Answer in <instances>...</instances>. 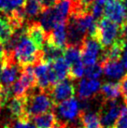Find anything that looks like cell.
<instances>
[{
  "label": "cell",
  "mask_w": 127,
  "mask_h": 128,
  "mask_svg": "<svg viewBox=\"0 0 127 128\" xmlns=\"http://www.w3.org/2000/svg\"><path fill=\"white\" fill-rule=\"evenodd\" d=\"M122 108L116 99L103 100L101 108L99 111L101 125L104 128H113L119 117Z\"/></svg>",
  "instance_id": "52a82bcc"
},
{
  "label": "cell",
  "mask_w": 127,
  "mask_h": 128,
  "mask_svg": "<svg viewBox=\"0 0 127 128\" xmlns=\"http://www.w3.org/2000/svg\"><path fill=\"white\" fill-rule=\"evenodd\" d=\"M44 8H42L41 4L38 0H26V4L24 6V12L26 18L32 19L39 15Z\"/></svg>",
  "instance_id": "7402d4cb"
},
{
  "label": "cell",
  "mask_w": 127,
  "mask_h": 128,
  "mask_svg": "<svg viewBox=\"0 0 127 128\" xmlns=\"http://www.w3.org/2000/svg\"><path fill=\"white\" fill-rule=\"evenodd\" d=\"M120 36L127 41V22L124 21L120 26Z\"/></svg>",
  "instance_id": "83f0119b"
},
{
  "label": "cell",
  "mask_w": 127,
  "mask_h": 128,
  "mask_svg": "<svg viewBox=\"0 0 127 128\" xmlns=\"http://www.w3.org/2000/svg\"><path fill=\"white\" fill-rule=\"evenodd\" d=\"M125 21L127 22V16H126V17H125Z\"/></svg>",
  "instance_id": "f35d334b"
},
{
  "label": "cell",
  "mask_w": 127,
  "mask_h": 128,
  "mask_svg": "<svg viewBox=\"0 0 127 128\" xmlns=\"http://www.w3.org/2000/svg\"><path fill=\"white\" fill-rule=\"evenodd\" d=\"M8 1H10V0H0V11L3 12V11L5 10V8L7 7Z\"/></svg>",
  "instance_id": "f546056e"
},
{
  "label": "cell",
  "mask_w": 127,
  "mask_h": 128,
  "mask_svg": "<svg viewBox=\"0 0 127 128\" xmlns=\"http://www.w3.org/2000/svg\"><path fill=\"white\" fill-rule=\"evenodd\" d=\"M57 106V112L58 115L62 118V122H69L78 120V116L80 113V106L78 100L72 97L63 102L59 103Z\"/></svg>",
  "instance_id": "9c48e42d"
},
{
  "label": "cell",
  "mask_w": 127,
  "mask_h": 128,
  "mask_svg": "<svg viewBox=\"0 0 127 128\" xmlns=\"http://www.w3.org/2000/svg\"><path fill=\"white\" fill-rule=\"evenodd\" d=\"M36 86L33 66H25L22 69L20 78L10 86L11 94L13 96H24L27 92Z\"/></svg>",
  "instance_id": "277c9868"
},
{
  "label": "cell",
  "mask_w": 127,
  "mask_h": 128,
  "mask_svg": "<svg viewBox=\"0 0 127 128\" xmlns=\"http://www.w3.org/2000/svg\"><path fill=\"white\" fill-rule=\"evenodd\" d=\"M46 40L66 49V22H61L55 25L52 31L47 34Z\"/></svg>",
  "instance_id": "5bb4252c"
},
{
  "label": "cell",
  "mask_w": 127,
  "mask_h": 128,
  "mask_svg": "<svg viewBox=\"0 0 127 128\" xmlns=\"http://www.w3.org/2000/svg\"><path fill=\"white\" fill-rule=\"evenodd\" d=\"M99 92H101L103 100L117 99L120 94V84L116 82H106L100 87Z\"/></svg>",
  "instance_id": "44dd1931"
},
{
  "label": "cell",
  "mask_w": 127,
  "mask_h": 128,
  "mask_svg": "<svg viewBox=\"0 0 127 128\" xmlns=\"http://www.w3.org/2000/svg\"><path fill=\"white\" fill-rule=\"evenodd\" d=\"M8 110L10 112L11 116L14 119L26 116L25 114V105H24V96H14L8 101L7 103Z\"/></svg>",
  "instance_id": "ac0fdd59"
},
{
  "label": "cell",
  "mask_w": 127,
  "mask_h": 128,
  "mask_svg": "<svg viewBox=\"0 0 127 128\" xmlns=\"http://www.w3.org/2000/svg\"><path fill=\"white\" fill-rule=\"evenodd\" d=\"M47 91L56 106L64 100L74 97L76 94V86L73 83V80L67 78L55 83Z\"/></svg>",
  "instance_id": "8992f818"
},
{
  "label": "cell",
  "mask_w": 127,
  "mask_h": 128,
  "mask_svg": "<svg viewBox=\"0 0 127 128\" xmlns=\"http://www.w3.org/2000/svg\"><path fill=\"white\" fill-rule=\"evenodd\" d=\"M120 89V94L124 97V100L127 106V74L124 75L122 78H120V82H119Z\"/></svg>",
  "instance_id": "4316f807"
},
{
  "label": "cell",
  "mask_w": 127,
  "mask_h": 128,
  "mask_svg": "<svg viewBox=\"0 0 127 128\" xmlns=\"http://www.w3.org/2000/svg\"><path fill=\"white\" fill-rule=\"evenodd\" d=\"M25 35L31 39V41L36 45L38 50H42L44 44L46 42L47 33L43 29L41 24L36 22H28L25 27Z\"/></svg>",
  "instance_id": "30bf717a"
},
{
  "label": "cell",
  "mask_w": 127,
  "mask_h": 128,
  "mask_svg": "<svg viewBox=\"0 0 127 128\" xmlns=\"http://www.w3.org/2000/svg\"><path fill=\"white\" fill-rule=\"evenodd\" d=\"M50 68L52 69L58 82L69 78V66L63 57H60L55 61L52 62Z\"/></svg>",
  "instance_id": "d6986e66"
},
{
  "label": "cell",
  "mask_w": 127,
  "mask_h": 128,
  "mask_svg": "<svg viewBox=\"0 0 127 128\" xmlns=\"http://www.w3.org/2000/svg\"><path fill=\"white\" fill-rule=\"evenodd\" d=\"M99 64L108 78H122L124 76L125 68L120 60H104Z\"/></svg>",
  "instance_id": "4fadbf2b"
},
{
  "label": "cell",
  "mask_w": 127,
  "mask_h": 128,
  "mask_svg": "<svg viewBox=\"0 0 127 128\" xmlns=\"http://www.w3.org/2000/svg\"><path fill=\"white\" fill-rule=\"evenodd\" d=\"M3 107V105H2V103H1V102H0V110H1V108Z\"/></svg>",
  "instance_id": "8d00e7d4"
},
{
  "label": "cell",
  "mask_w": 127,
  "mask_h": 128,
  "mask_svg": "<svg viewBox=\"0 0 127 128\" xmlns=\"http://www.w3.org/2000/svg\"><path fill=\"white\" fill-rule=\"evenodd\" d=\"M81 60L85 66H92L96 64L99 55L102 54V47L95 38L86 36L80 46Z\"/></svg>",
  "instance_id": "ba28073f"
},
{
  "label": "cell",
  "mask_w": 127,
  "mask_h": 128,
  "mask_svg": "<svg viewBox=\"0 0 127 128\" xmlns=\"http://www.w3.org/2000/svg\"><path fill=\"white\" fill-rule=\"evenodd\" d=\"M2 68H3V59L0 60V78H1V73H2Z\"/></svg>",
  "instance_id": "836d02e7"
},
{
  "label": "cell",
  "mask_w": 127,
  "mask_h": 128,
  "mask_svg": "<svg viewBox=\"0 0 127 128\" xmlns=\"http://www.w3.org/2000/svg\"><path fill=\"white\" fill-rule=\"evenodd\" d=\"M64 49L59 47L52 42L47 41L45 42L42 48V61L52 63L56 59L64 56Z\"/></svg>",
  "instance_id": "e0dca14e"
},
{
  "label": "cell",
  "mask_w": 127,
  "mask_h": 128,
  "mask_svg": "<svg viewBox=\"0 0 127 128\" xmlns=\"http://www.w3.org/2000/svg\"><path fill=\"white\" fill-rule=\"evenodd\" d=\"M78 120L80 122L81 128H101V122L99 113L89 111V110H81L78 116Z\"/></svg>",
  "instance_id": "2e32d148"
},
{
  "label": "cell",
  "mask_w": 127,
  "mask_h": 128,
  "mask_svg": "<svg viewBox=\"0 0 127 128\" xmlns=\"http://www.w3.org/2000/svg\"><path fill=\"white\" fill-rule=\"evenodd\" d=\"M4 55H5V50H4L3 46L0 44V60H2V59H3Z\"/></svg>",
  "instance_id": "d6a6232c"
},
{
  "label": "cell",
  "mask_w": 127,
  "mask_h": 128,
  "mask_svg": "<svg viewBox=\"0 0 127 128\" xmlns=\"http://www.w3.org/2000/svg\"><path fill=\"white\" fill-rule=\"evenodd\" d=\"M34 75H35L36 86L42 90H49L52 85L57 83V80L52 69L50 68V63L40 61L34 66Z\"/></svg>",
  "instance_id": "5b68a950"
},
{
  "label": "cell",
  "mask_w": 127,
  "mask_h": 128,
  "mask_svg": "<svg viewBox=\"0 0 127 128\" xmlns=\"http://www.w3.org/2000/svg\"><path fill=\"white\" fill-rule=\"evenodd\" d=\"M4 128H11V126H10V124H7V125H6V126H5V127H4Z\"/></svg>",
  "instance_id": "d590c367"
},
{
  "label": "cell",
  "mask_w": 127,
  "mask_h": 128,
  "mask_svg": "<svg viewBox=\"0 0 127 128\" xmlns=\"http://www.w3.org/2000/svg\"><path fill=\"white\" fill-rule=\"evenodd\" d=\"M90 13L94 16V18L95 20H100L102 18L103 14H104V7L102 5L97 3H94V5L91 8V10H90Z\"/></svg>",
  "instance_id": "484cf974"
},
{
  "label": "cell",
  "mask_w": 127,
  "mask_h": 128,
  "mask_svg": "<svg viewBox=\"0 0 127 128\" xmlns=\"http://www.w3.org/2000/svg\"><path fill=\"white\" fill-rule=\"evenodd\" d=\"M32 120L35 124L36 128H52V126L57 121V116L54 110H52L34 116Z\"/></svg>",
  "instance_id": "ffe728a7"
},
{
  "label": "cell",
  "mask_w": 127,
  "mask_h": 128,
  "mask_svg": "<svg viewBox=\"0 0 127 128\" xmlns=\"http://www.w3.org/2000/svg\"><path fill=\"white\" fill-rule=\"evenodd\" d=\"M122 7L124 8V11H125V17L127 16V0H120Z\"/></svg>",
  "instance_id": "1f68e13d"
},
{
  "label": "cell",
  "mask_w": 127,
  "mask_h": 128,
  "mask_svg": "<svg viewBox=\"0 0 127 128\" xmlns=\"http://www.w3.org/2000/svg\"><path fill=\"white\" fill-rule=\"evenodd\" d=\"M113 1H115V0H95V3L97 4H100V5H106L108 3H110V2H113Z\"/></svg>",
  "instance_id": "4dcf8cb0"
},
{
  "label": "cell",
  "mask_w": 127,
  "mask_h": 128,
  "mask_svg": "<svg viewBox=\"0 0 127 128\" xmlns=\"http://www.w3.org/2000/svg\"><path fill=\"white\" fill-rule=\"evenodd\" d=\"M12 55L22 68L35 66L38 62L42 61V50H38L36 47L31 39L25 35V32L16 44L12 52Z\"/></svg>",
  "instance_id": "7a4b0ae2"
},
{
  "label": "cell",
  "mask_w": 127,
  "mask_h": 128,
  "mask_svg": "<svg viewBox=\"0 0 127 128\" xmlns=\"http://www.w3.org/2000/svg\"><path fill=\"white\" fill-rule=\"evenodd\" d=\"M113 128H127V106L122 108L120 115L117 119Z\"/></svg>",
  "instance_id": "d4e9b609"
},
{
  "label": "cell",
  "mask_w": 127,
  "mask_h": 128,
  "mask_svg": "<svg viewBox=\"0 0 127 128\" xmlns=\"http://www.w3.org/2000/svg\"><path fill=\"white\" fill-rule=\"evenodd\" d=\"M11 128H36V125L32 118H29L28 116L15 119L14 122H10Z\"/></svg>",
  "instance_id": "603a6c76"
},
{
  "label": "cell",
  "mask_w": 127,
  "mask_h": 128,
  "mask_svg": "<svg viewBox=\"0 0 127 128\" xmlns=\"http://www.w3.org/2000/svg\"><path fill=\"white\" fill-rule=\"evenodd\" d=\"M125 49H127V41H126V45H125Z\"/></svg>",
  "instance_id": "74e56055"
},
{
  "label": "cell",
  "mask_w": 127,
  "mask_h": 128,
  "mask_svg": "<svg viewBox=\"0 0 127 128\" xmlns=\"http://www.w3.org/2000/svg\"><path fill=\"white\" fill-rule=\"evenodd\" d=\"M104 17L110 19L118 24H122L125 21V11L120 0L106 4L104 8Z\"/></svg>",
  "instance_id": "7c38bea8"
},
{
  "label": "cell",
  "mask_w": 127,
  "mask_h": 128,
  "mask_svg": "<svg viewBox=\"0 0 127 128\" xmlns=\"http://www.w3.org/2000/svg\"><path fill=\"white\" fill-rule=\"evenodd\" d=\"M15 28L7 14L0 15V44H7L15 33Z\"/></svg>",
  "instance_id": "9a60e30c"
},
{
  "label": "cell",
  "mask_w": 127,
  "mask_h": 128,
  "mask_svg": "<svg viewBox=\"0 0 127 128\" xmlns=\"http://www.w3.org/2000/svg\"><path fill=\"white\" fill-rule=\"evenodd\" d=\"M101 87L100 82L94 78H82L78 84V96L80 100L91 98L99 92Z\"/></svg>",
  "instance_id": "8fae6325"
},
{
  "label": "cell",
  "mask_w": 127,
  "mask_h": 128,
  "mask_svg": "<svg viewBox=\"0 0 127 128\" xmlns=\"http://www.w3.org/2000/svg\"><path fill=\"white\" fill-rule=\"evenodd\" d=\"M24 105L25 114L29 118L54 110L56 107L48 91L40 89L38 86L24 96Z\"/></svg>",
  "instance_id": "6da1fadb"
},
{
  "label": "cell",
  "mask_w": 127,
  "mask_h": 128,
  "mask_svg": "<svg viewBox=\"0 0 127 128\" xmlns=\"http://www.w3.org/2000/svg\"><path fill=\"white\" fill-rule=\"evenodd\" d=\"M122 63L124 64V68L127 69V50L122 52Z\"/></svg>",
  "instance_id": "f1b7e54d"
},
{
  "label": "cell",
  "mask_w": 127,
  "mask_h": 128,
  "mask_svg": "<svg viewBox=\"0 0 127 128\" xmlns=\"http://www.w3.org/2000/svg\"><path fill=\"white\" fill-rule=\"evenodd\" d=\"M67 124V128H80V127H75V126H69L68 124Z\"/></svg>",
  "instance_id": "e575fe53"
},
{
  "label": "cell",
  "mask_w": 127,
  "mask_h": 128,
  "mask_svg": "<svg viewBox=\"0 0 127 128\" xmlns=\"http://www.w3.org/2000/svg\"><path fill=\"white\" fill-rule=\"evenodd\" d=\"M120 38V25L106 17L98 20L95 39L100 43L103 50L108 49Z\"/></svg>",
  "instance_id": "3957f363"
},
{
  "label": "cell",
  "mask_w": 127,
  "mask_h": 128,
  "mask_svg": "<svg viewBox=\"0 0 127 128\" xmlns=\"http://www.w3.org/2000/svg\"><path fill=\"white\" fill-rule=\"evenodd\" d=\"M102 73H103V69L100 64H92V66H88L87 68L84 70L85 76H86V78H88L97 80L102 75Z\"/></svg>",
  "instance_id": "cb8c5ba5"
}]
</instances>
